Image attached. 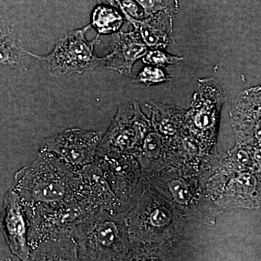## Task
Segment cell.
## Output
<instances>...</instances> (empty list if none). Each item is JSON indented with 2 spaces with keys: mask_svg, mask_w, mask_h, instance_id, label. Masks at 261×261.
Masks as SVG:
<instances>
[{
  "mask_svg": "<svg viewBox=\"0 0 261 261\" xmlns=\"http://www.w3.org/2000/svg\"><path fill=\"white\" fill-rule=\"evenodd\" d=\"M94 164L102 171L113 193L121 200H127L135 187L136 166L132 154L97 151Z\"/></svg>",
  "mask_w": 261,
  "mask_h": 261,
  "instance_id": "obj_8",
  "label": "cell"
},
{
  "mask_svg": "<svg viewBox=\"0 0 261 261\" xmlns=\"http://www.w3.org/2000/svg\"><path fill=\"white\" fill-rule=\"evenodd\" d=\"M225 99L224 87L216 79L209 77L198 80L191 108L186 112L185 125L203 149H211L216 142L220 113Z\"/></svg>",
  "mask_w": 261,
  "mask_h": 261,
  "instance_id": "obj_5",
  "label": "cell"
},
{
  "mask_svg": "<svg viewBox=\"0 0 261 261\" xmlns=\"http://www.w3.org/2000/svg\"><path fill=\"white\" fill-rule=\"evenodd\" d=\"M102 132L69 128L62 133L45 139L39 152L54 154L65 164L80 170L94 163Z\"/></svg>",
  "mask_w": 261,
  "mask_h": 261,
  "instance_id": "obj_6",
  "label": "cell"
},
{
  "mask_svg": "<svg viewBox=\"0 0 261 261\" xmlns=\"http://www.w3.org/2000/svg\"><path fill=\"white\" fill-rule=\"evenodd\" d=\"M176 1L178 2V0H176Z\"/></svg>",
  "mask_w": 261,
  "mask_h": 261,
  "instance_id": "obj_24",
  "label": "cell"
},
{
  "mask_svg": "<svg viewBox=\"0 0 261 261\" xmlns=\"http://www.w3.org/2000/svg\"><path fill=\"white\" fill-rule=\"evenodd\" d=\"M149 220V224L151 227L160 230H163L166 226H169L171 223V214L170 211L166 210L163 206H157L155 208H152L149 211V218L133 217V216H127L126 221H139V220Z\"/></svg>",
  "mask_w": 261,
  "mask_h": 261,
  "instance_id": "obj_21",
  "label": "cell"
},
{
  "mask_svg": "<svg viewBox=\"0 0 261 261\" xmlns=\"http://www.w3.org/2000/svg\"><path fill=\"white\" fill-rule=\"evenodd\" d=\"M152 113V126L166 140H174L186 128L185 110L151 101L146 104Z\"/></svg>",
  "mask_w": 261,
  "mask_h": 261,
  "instance_id": "obj_14",
  "label": "cell"
},
{
  "mask_svg": "<svg viewBox=\"0 0 261 261\" xmlns=\"http://www.w3.org/2000/svg\"><path fill=\"white\" fill-rule=\"evenodd\" d=\"M0 229L12 253L21 261H29L32 250L28 240V220L24 206L13 190L5 194Z\"/></svg>",
  "mask_w": 261,
  "mask_h": 261,
  "instance_id": "obj_7",
  "label": "cell"
},
{
  "mask_svg": "<svg viewBox=\"0 0 261 261\" xmlns=\"http://www.w3.org/2000/svg\"><path fill=\"white\" fill-rule=\"evenodd\" d=\"M80 195L79 197L88 204L92 210L114 212L120 201L113 193L102 171L94 163L79 170Z\"/></svg>",
  "mask_w": 261,
  "mask_h": 261,
  "instance_id": "obj_11",
  "label": "cell"
},
{
  "mask_svg": "<svg viewBox=\"0 0 261 261\" xmlns=\"http://www.w3.org/2000/svg\"><path fill=\"white\" fill-rule=\"evenodd\" d=\"M126 217L112 211L97 210L87 215L73 237L80 261H113L128 248Z\"/></svg>",
  "mask_w": 261,
  "mask_h": 261,
  "instance_id": "obj_2",
  "label": "cell"
},
{
  "mask_svg": "<svg viewBox=\"0 0 261 261\" xmlns=\"http://www.w3.org/2000/svg\"><path fill=\"white\" fill-rule=\"evenodd\" d=\"M113 2H116L127 20H141L145 18V12L134 0H114Z\"/></svg>",
  "mask_w": 261,
  "mask_h": 261,
  "instance_id": "obj_22",
  "label": "cell"
},
{
  "mask_svg": "<svg viewBox=\"0 0 261 261\" xmlns=\"http://www.w3.org/2000/svg\"><path fill=\"white\" fill-rule=\"evenodd\" d=\"M170 81H171V77L169 74L161 68L147 65L141 70L135 79H134L133 82L149 87V86L165 83Z\"/></svg>",
  "mask_w": 261,
  "mask_h": 261,
  "instance_id": "obj_18",
  "label": "cell"
},
{
  "mask_svg": "<svg viewBox=\"0 0 261 261\" xmlns=\"http://www.w3.org/2000/svg\"><path fill=\"white\" fill-rule=\"evenodd\" d=\"M14 179L13 190L25 209L49 207L80 199L79 170L48 152H39L33 162L15 173Z\"/></svg>",
  "mask_w": 261,
  "mask_h": 261,
  "instance_id": "obj_1",
  "label": "cell"
},
{
  "mask_svg": "<svg viewBox=\"0 0 261 261\" xmlns=\"http://www.w3.org/2000/svg\"><path fill=\"white\" fill-rule=\"evenodd\" d=\"M172 13L160 11L143 20H128L150 49H165L173 42Z\"/></svg>",
  "mask_w": 261,
  "mask_h": 261,
  "instance_id": "obj_12",
  "label": "cell"
},
{
  "mask_svg": "<svg viewBox=\"0 0 261 261\" xmlns=\"http://www.w3.org/2000/svg\"><path fill=\"white\" fill-rule=\"evenodd\" d=\"M29 261H80L73 237L47 240L31 252Z\"/></svg>",
  "mask_w": 261,
  "mask_h": 261,
  "instance_id": "obj_15",
  "label": "cell"
},
{
  "mask_svg": "<svg viewBox=\"0 0 261 261\" xmlns=\"http://www.w3.org/2000/svg\"><path fill=\"white\" fill-rule=\"evenodd\" d=\"M113 1L114 0H110ZM145 12V18L160 11L177 13L178 2L176 0H134Z\"/></svg>",
  "mask_w": 261,
  "mask_h": 261,
  "instance_id": "obj_19",
  "label": "cell"
},
{
  "mask_svg": "<svg viewBox=\"0 0 261 261\" xmlns=\"http://www.w3.org/2000/svg\"><path fill=\"white\" fill-rule=\"evenodd\" d=\"M91 27L89 24L78 30L63 33L49 54L39 56L27 50V55L37 59L49 74L57 78L93 70L103 65V60L94 51L99 42V34L91 42L86 39Z\"/></svg>",
  "mask_w": 261,
  "mask_h": 261,
  "instance_id": "obj_3",
  "label": "cell"
},
{
  "mask_svg": "<svg viewBox=\"0 0 261 261\" xmlns=\"http://www.w3.org/2000/svg\"><path fill=\"white\" fill-rule=\"evenodd\" d=\"M260 86L247 89L239 94L231 114L234 126H240V130L245 128L238 135L240 140L245 133L247 126L252 133L255 132L257 135L260 133Z\"/></svg>",
  "mask_w": 261,
  "mask_h": 261,
  "instance_id": "obj_13",
  "label": "cell"
},
{
  "mask_svg": "<svg viewBox=\"0 0 261 261\" xmlns=\"http://www.w3.org/2000/svg\"><path fill=\"white\" fill-rule=\"evenodd\" d=\"M0 261H12L10 257H3V258H0Z\"/></svg>",
  "mask_w": 261,
  "mask_h": 261,
  "instance_id": "obj_23",
  "label": "cell"
},
{
  "mask_svg": "<svg viewBox=\"0 0 261 261\" xmlns=\"http://www.w3.org/2000/svg\"><path fill=\"white\" fill-rule=\"evenodd\" d=\"M133 118V104L120 106L107 132L101 138L97 150L119 154L138 153L142 144L137 137Z\"/></svg>",
  "mask_w": 261,
  "mask_h": 261,
  "instance_id": "obj_9",
  "label": "cell"
},
{
  "mask_svg": "<svg viewBox=\"0 0 261 261\" xmlns=\"http://www.w3.org/2000/svg\"><path fill=\"white\" fill-rule=\"evenodd\" d=\"M124 19L121 13L113 7L98 5L94 8L91 17V25L98 34H113L118 32Z\"/></svg>",
  "mask_w": 261,
  "mask_h": 261,
  "instance_id": "obj_17",
  "label": "cell"
},
{
  "mask_svg": "<svg viewBox=\"0 0 261 261\" xmlns=\"http://www.w3.org/2000/svg\"><path fill=\"white\" fill-rule=\"evenodd\" d=\"M27 56L20 39L6 22L0 20V65L24 68Z\"/></svg>",
  "mask_w": 261,
  "mask_h": 261,
  "instance_id": "obj_16",
  "label": "cell"
},
{
  "mask_svg": "<svg viewBox=\"0 0 261 261\" xmlns=\"http://www.w3.org/2000/svg\"><path fill=\"white\" fill-rule=\"evenodd\" d=\"M182 60H184L182 57L173 56L162 51V49H149L142 58V62L145 64L159 68L178 64Z\"/></svg>",
  "mask_w": 261,
  "mask_h": 261,
  "instance_id": "obj_20",
  "label": "cell"
},
{
  "mask_svg": "<svg viewBox=\"0 0 261 261\" xmlns=\"http://www.w3.org/2000/svg\"><path fill=\"white\" fill-rule=\"evenodd\" d=\"M25 211L28 220V240L31 250L47 240L72 237L76 226L87 215L94 211L80 199Z\"/></svg>",
  "mask_w": 261,
  "mask_h": 261,
  "instance_id": "obj_4",
  "label": "cell"
},
{
  "mask_svg": "<svg viewBox=\"0 0 261 261\" xmlns=\"http://www.w3.org/2000/svg\"><path fill=\"white\" fill-rule=\"evenodd\" d=\"M109 46L108 54L102 57L103 65L126 76H132L135 62L143 58L148 51L135 30L115 33Z\"/></svg>",
  "mask_w": 261,
  "mask_h": 261,
  "instance_id": "obj_10",
  "label": "cell"
}]
</instances>
